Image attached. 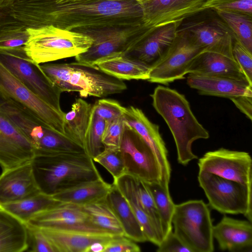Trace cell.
<instances>
[{"mask_svg":"<svg viewBox=\"0 0 252 252\" xmlns=\"http://www.w3.org/2000/svg\"><path fill=\"white\" fill-rule=\"evenodd\" d=\"M10 15L27 28L53 25L74 31L144 24L136 0H14Z\"/></svg>","mask_w":252,"mask_h":252,"instance_id":"6da1fadb","label":"cell"},{"mask_svg":"<svg viewBox=\"0 0 252 252\" xmlns=\"http://www.w3.org/2000/svg\"><path fill=\"white\" fill-rule=\"evenodd\" d=\"M31 163L40 192L49 196L102 178L86 153L35 155Z\"/></svg>","mask_w":252,"mask_h":252,"instance_id":"7a4b0ae2","label":"cell"},{"mask_svg":"<svg viewBox=\"0 0 252 252\" xmlns=\"http://www.w3.org/2000/svg\"><path fill=\"white\" fill-rule=\"evenodd\" d=\"M150 96L154 108L167 124L173 136L178 162L186 165L197 158L192 152V144L199 139H208L209 133L196 118L185 96L160 85Z\"/></svg>","mask_w":252,"mask_h":252,"instance_id":"3957f363","label":"cell"},{"mask_svg":"<svg viewBox=\"0 0 252 252\" xmlns=\"http://www.w3.org/2000/svg\"><path fill=\"white\" fill-rule=\"evenodd\" d=\"M29 36L24 46L27 55L40 63L76 57L91 46L93 39L80 32L53 25L27 28Z\"/></svg>","mask_w":252,"mask_h":252,"instance_id":"277c9868","label":"cell"},{"mask_svg":"<svg viewBox=\"0 0 252 252\" xmlns=\"http://www.w3.org/2000/svg\"><path fill=\"white\" fill-rule=\"evenodd\" d=\"M172 224L174 234L191 252L214 251L210 211L202 200L175 204Z\"/></svg>","mask_w":252,"mask_h":252,"instance_id":"5b68a950","label":"cell"},{"mask_svg":"<svg viewBox=\"0 0 252 252\" xmlns=\"http://www.w3.org/2000/svg\"><path fill=\"white\" fill-rule=\"evenodd\" d=\"M156 28L145 24L74 30L93 39L88 50L75 57L76 62L90 65L111 55L126 53Z\"/></svg>","mask_w":252,"mask_h":252,"instance_id":"8992f818","label":"cell"},{"mask_svg":"<svg viewBox=\"0 0 252 252\" xmlns=\"http://www.w3.org/2000/svg\"><path fill=\"white\" fill-rule=\"evenodd\" d=\"M0 63L40 99L62 114V92L49 79L39 64L26 54L24 46L0 50Z\"/></svg>","mask_w":252,"mask_h":252,"instance_id":"52a82bcc","label":"cell"},{"mask_svg":"<svg viewBox=\"0 0 252 252\" xmlns=\"http://www.w3.org/2000/svg\"><path fill=\"white\" fill-rule=\"evenodd\" d=\"M198 180L212 208L223 214H243L252 222V188L205 172H199Z\"/></svg>","mask_w":252,"mask_h":252,"instance_id":"ba28073f","label":"cell"},{"mask_svg":"<svg viewBox=\"0 0 252 252\" xmlns=\"http://www.w3.org/2000/svg\"><path fill=\"white\" fill-rule=\"evenodd\" d=\"M203 52L204 49L189 34L179 28L173 43L151 66L147 81L167 85L184 79L192 61Z\"/></svg>","mask_w":252,"mask_h":252,"instance_id":"9c48e42d","label":"cell"},{"mask_svg":"<svg viewBox=\"0 0 252 252\" xmlns=\"http://www.w3.org/2000/svg\"><path fill=\"white\" fill-rule=\"evenodd\" d=\"M119 150L125 174L144 182L160 183V168L154 153L141 136L126 124Z\"/></svg>","mask_w":252,"mask_h":252,"instance_id":"30bf717a","label":"cell"},{"mask_svg":"<svg viewBox=\"0 0 252 252\" xmlns=\"http://www.w3.org/2000/svg\"><path fill=\"white\" fill-rule=\"evenodd\" d=\"M0 93L64 135L63 116L27 88L0 63Z\"/></svg>","mask_w":252,"mask_h":252,"instance_id":"8fae6325","label":"cell"},{"mask_svg":"<svg viewBox=\"0 0 252 252\" xmlns=\"http://www.w3.org/2000/svg\"><path fill=\"white\" fill-rule=\"evenodd\" d=\"M199 172L233 181L252 188V159L246 152L223 148L205 153L199 159Z\"/></svg>","mask_w":252,"mask_h":252,"instance_id":"7c38bea8","label":"cell"},{"mask_svg":"<svg viewBox=\"0 0 252 252\" xmlns=\"http://www.w3.org/2000/svg\"><path fill=\"white\" fill-rule=\"evenodd\" d=\"M142 11L144 24L156 28L206 10L207 0H136Z\"/></svg>","mask_w":252,"mask_h":252,"instance_id":"4fadbf2b","label":"cell"},{"mask_svg":"<svg viewBox=\"0 0 252 252\" xmlns=\"http://www.w3.org/2000/svg\"><path fill=\"white\" fill-rule=\"evenodd\" d=\"M71 64V84L81 96L103 97L121 93L127 88L122 80L104 72L95 65L78 62Z\"/></svg>","mask_w":252,"mask_h":252,"instance_id":"5bb4252c","label":"cell"},{"mask_svg":"<svg viewBox=\"0 0 252 252\" xmlns=\"http://www.w3.org/2000/svg\"><path fill=\"white\" fill-rule=\"evenodd\" d=\"M33 146L17 126L0 110V166L2 171L31 162Z\"/></svg>","mask_w":252,"mask_h":252,"instance_id":"9a60e30c","label":"cell"},{"mask_svg":"<svg viewBox=\"0 0 252 252\" xmlns=\"http://www.w3.org/2000/svg\"><path fill=\"white\" fill-rule=\"evenodd\" d=\"M123 116L125 124L135 130L152 150L160 168V183L163 187H169L171 167L159 126L151 122L141 109L133 106L125 108Z\"/></svg>","mask_w":252,"mask_h":252,"instance_id":"2e32d148","label":"cell"},{"mask_svg":"<svg viewBox=\"0 0 252 252\" xmlns=\"http://www.w3.org/2000/svg\"><path fill=\"white\" fill-rule=\"evenodd\" d=\"M182 29L204 49V52L218 53L234 58L233 35L219 17L192 22Z\"/></svg>","mask_w":252,"mask_h":252,"instance_id":"e0dca14e","label":"cell"},{"mask_svg":"<svg viewBox=\"0 0 252 252\" xmlns=\"http://www.w3.org/2000/svg\"><path fill=\"white\" fill-rule=\"evenodd\" d=\"M26 223L38 228H73L109 232L94 226L81 206L69 203L61 202L36 214Z\"/></svg>","mask_w":252,"mask_h":252,"instance_id":"ac0fdd59","label":"cell"},{"mask_svg":"<svg viewBox=\"0 0 252 252\" xmlns=\"http://www.w3.org/2000/svg\"><path fill=\"white\" fill-rule=\"evenodd\" d=\"M55 252H86L92 244L104 242L117 235L73 228H39Z\"/></svg>","mask_w":252,"mask_h":252,"instance_id":"d6986e66","label":"cell"},{"mask_svg":"<svg viewBox=\"0 0 252 252\" xmlns=\"http://www.w3.org/2000/svg\"><path fill=\"white\" fill-rule=\"evenodd\" d=\"M39 192L31 162L2 171L0 175V206Z\"/></svg>","mask_w":252,"mask_h":252,"instance_id":"ffe728a7","label":"cell"},{"mask_svg":"<svg viewBox=\"0 0 252 252\" xmlns=\"http://www.w3.org/2000/svg\"><path fill=\"white\" fill-rule=\"evenodd\" d=\"M183 22H175L156 28L126 53L151 67L171 45Z\"/></svg>","mask_w":252,"mask_h":252,"instance_id":"44dd1931","label":"cell"},{"mask_svg":"<svg viewBox=\"0 0 252 252\" xmlns=\"http://www.w3.org/2000/svg\"><path fill=\"white\" fill-rule=\"evenodd\" d=\"M213 236L222 251L251 252L252 225L249 220H243L224 216L213 226Z\"/></svg>","mask_w":252,"mask_h":252,"instance_id":"7402d4cb","label":"cell"},{"mask_svg":"<svg viewBox=\"0 0 252 252\" xmlns=\"http://www.w3.org/2000/svg\"><path fill=\"white\" fill-rule=\"evenodd\" d=\"M187 84L201 95L230 99L240 96H252V85L229 77L189 74Z\"/></svg>","mask_w":252,"mask_h":252,"instance_id":"603a6c76","label":"cell"},{"mask_svg":"<svg viewBox=\"0 0 252 252\" xmlns=\"http://www.w3.org/2000/svg\"><path fill=\"white\" fill-rule=\"evenodd\" d=\"M187 73L229 77L252 85L234 58L213 52H203L197 55L190 63Z\"/></svg>","mask_w":252,"mask_h":252,"instance_id":"cb8c5ba5","label":"cell"},{"mask_svg":"<svg viewBox=\"0 0 252 252\" xmlns=\"http://www.w3.org/2000/svg\"><path fill=\"white\" fill-rule=\"evenodd\" d=\"M104 72L121 80H146L149 78L151 66L124 53L103 58L94 64Z\"/></svg>","mask_w":252,"mask_h":252,"instance_id":"d4e9b609","label":"cell"},{"mask_svg":"<svg viewBox=\"0 0 252 252\" xmlns=\"http://www.w3.org/2000/svg\"><path fill=\"white\" fill-rule=\"evenodd\" d=\"M126 199L141 225L148 241L158 246L161 240L150 219L143 209L135 187V178L124 174L114 179L113 183Z\"/></svg>","mask_w":252,"mask_h":252,"instance_id":"484cf974","label":"cell"},{"mask_svg":"<svg viewBox=\"0 0 252 252\" xmlns=\"http://www.w3.org/2000/svg\"><path fill=\"white\" fill-rule=\"evenodd\" d=\"M27 249L26 224L0 207V252H22Z\"/></svg>","mask_w":252,"mask_h":252,"instance_id":"4316f807","label":"cell"},{"mask_svg":"<svg viewBox=\"0 0 252 252\" xmlns=\"http://www.w3.org/2000/svg\"><path fill=\"white\" fill-rule=\"evenodd\" d=\"M106 199L117 217L126 237L136 242L147 241L143 229L126 199L112 184Z\"/></svg>","mask_w":252,"mask_h":252,"instance_id":"83f0119b","label":"cell"},{"mask_svg":"<svg viewBox=\"0 0 252 252\" xmlns=\"http://www.w3.org/2000/svg\"><path fill=\"white\" fill-rule=\"evenodd\" d=\"M112 184L101 178L84 183L51 196L61 202L84 206L106 197Z\"/></svg>","mask_w":252,"mask_h":252,"instance_id":"f1b7e54d","label":"cell"},{"mask_svg":"<svg viewBox=\"0 0 252 252\" xmlns=\"http://www.w3.org/2000/svg\"><path fill=\"white\" fill-rule=\"evenodd\" d=\"M92 107L82 98L75 100L71 109L63 116V127L66 136L84 148L86 132L88 128Z\"/></svg>","mask_w":252,"mask_h":252,"instance_id":"f546056e","label":"cell"},{"mask_svg":"<svg viewBox=\"0 0 252 252\" xmlns=\"http://www.w3.org/2000/svg\"><path fill=\"white\" fill-rule=\"evenodd\" d=\"M61 202L51 196L40 192L28 198L0 207L26 223L36 214L50 209Z\"/></svg>","mask_w":252,"mask_h":252,"instance_id":"4dcf8cb0","label":"cell"},{"mask_svg":"<svg viewBox=\"0 0 252 252\" xmlns=\"http://www.w3.org/2000/svg\"><path fill=\"white\" fill-rule=\"evenodd\" d=\"M81 206L96 227L117 235H125L122 226L106 197Z\"/></svg>","mask_w":252,"mask_h":252,"instance_id":"1f68e13d","label":"cell"},{"mask_svg":"<svg viewBox=\"0 0 252 252\" xmlns=\"http://www.w3.org/2000/svg\"><path fill=\"white\" fill-rule=\"evenodd\" d=\"M143 182L153 197L159 214L163 240L172 231V218L175 204L171 199L169 187H163L160 183Z\"/></svg>","mask_w":252,"mask_h":252,"instance_id":"d6a6232c","label":"cell"},{"mask_svg":"<svg viewBox=\"0 0 252 252\" xmlns=\"http://www.w3.org/2000/svg\"><path fill=\"white\" fill-rule=\"evenodd\" d=\"M215 12L228 27L233 36L252 52V16L235 12Z\"/></svg>","mask_w":252,"mask_h":252,"instance_id":"836d02e7","label":"cell"},{"mask_svg":"<svg viewBox=\"0 0 252 252\" xmlns=\"http://www.w3.org/2000/svg\"><path fill=\"white\" fill-rule=\"evenodd\" d=\"M105 126V121L92 110L84 139V149L86 153L93 159L104 149L102 139Z\"/></svg>","mask_w":252,"mask_h":252,"instance_id":"e575fe53","label":"cell"},{"mask_svg":"<svg viewBox=\"0 0 252 252\" xmlns=\"http://www.w3.org/2000/svg\"><path fill=\"white\" fill-rule=\"evenodd\" d=\"M29 36L27 28L14 20L0 27V50L24 47Z\"/></svg>","mask_w":252,"mask_h":252,"instance_id":"d590c367","label":"cell"},{"mask_svg":"<svg viewBox=\"0 0 252 252\" xmlns=\"http://www.w3.org/2000/svg\"><path fill=\"white\" fill-rule=\"evenodd\" d=\"M45 74L62 93L76 92L71 84L72 67L70 63H45L40 65Z\"/></svg>","mask_w":252,"mask_h":252,"instance_id":"8d00e7d4","label":"cell"},{"mask_svg":"<svg viewBox=\"0 0 252 252\" xmlns=\"http://www.w3.org/2000/svg\"><path fill=\"white\" fill-rule=\"evenodd\" d=\"M135 179L136 190L141 205L150 219L161 242L162 235L160 220L153 197L144 182L136 178Z\"/></svg>","mask_w":252,"mask_h":252,"instance_id":"74e56055","label":"cell"},{"mask_svg":"<svg viewBox=\"0 0 252 252\" xmlns=\"http://www.w3.org/2000/svg\"><path fill=\"white\" fill-rule=\"evenodd\" d=\"M94 161L104 167L116 179L125 174L123 158L119 149H104Z\"/></svg>","mask_w":252,"mask_h":252,"instance_id":"f35d334b","label":"cell"},{"mask_svg":"<svg viewBox=\"0 0 252 252\" xmlns=\"http://www.w3.org/2000/svg\"><path fill=\"white\" fill-rule=\"evenodd\" d=\"M123 115L106 122L102 142L104 149H119L125 127Z\"/></svg>","mask_w":252,"mask_h":252,"instance_id":"ab89813d","label":"cell"},{"mask_svg":"<svg viewBox=\"0 0 252 252\" xmlns=\"http://www.w3.org/2000/svg\"><path fill=\"white\" fill-rule=\"evenodd\" d=\"M206 10L238 12L252 16V0H207Z\"/></svg>","mask_w":252,"mask_h":252,"instance_id":"60d3db41","label":"cell"},{"mask_svg":"<svg viewBox=\"0 0 252 252\" xmlns=\"http://www.w3.org/2000/svg\"><path fill=\"white\" fill-rule=\"evenodd\" d=\"M125 108L115 100L101 99L93 105L92 111L107 122L123 115Z\"/></svg>","mask_w":252,"mask_h":252,"instance_id":"b9f144b4","label":"cell"},{"mask_svg":"<svg viewBox=\"0 0 252 252\" xmlns=\"http://www.w3.org/2000/svg\"><path fill=\"white\" fill-rule=\"evenodd\" d=\"M26 224L28 237L27 252H55L52 244L39 228Z\"/></svg>","mask_w":252,"mask_h":252,"instance_id":"7bdbcfd3","label":"cell"},{"mask_svg":"<svg viewBox=\"0 0 252 252\" xmlns=\"http://www.w3.org/2000/svg\"><path fill=\"white\" fill-rule=\"evenodd\" d=\"M232 54L234 60L252 84V52L234 37Z\"/></svg>","mask_w":252,"mask_h":252,"instance_id":"ee69618b","label":"cell"},{"mask_svg":"<svg viewBox=\"0 0 252 252\" xmlns=\"http://www.w3.org/2000/svg\"><path fill=\"white\" fill-rule=\"evenodd\" d=\"M140 248L134 241L125 235H117L103 243L102 252H139Z\"/></svg>","mask_w":252,"mask_h":252,"instance_id":"f6af8a7d","label":"cell"},{"mask_svg":"<svg viewBox=\"0 0 252 252\" xmlns=\"http://www.w3.org/2000/svg\"><path fill=\"white\" fill-rule=\"evenodd\" d=\"M158 252H191L171 231L158 246Z\"/></svg>","mask_w":252,"mask_h":252,"instance_id":"bcb514c9","label":"cell"},{"mask_svg":"<svg viewBox=\"0 0 252 252\" xmlns=\"http://www.w3.org/2000/svg\"><path fill=\"white\" fill-rule=\"evenodd\" d=\"M236 107L250 120L252 117V96L240 95L230 99Z\"/></svg>","mask_w":252,"mask_h":252,"instance_id":"7dc6e473","label":"cell"},{"mask_svg":"<svg viewBox=\"0 0 252 252\" xmlns=\"http://www.w3.org/2000/svg\"><path fill=\"white\" fill-rule=\"evenodd\" d=\"M14 0H0V27L12 22L10 10Z\"/></svg>","mask_w":252,"mask_h":252,"instance_id":"c3c4849f","label":"cell"},{"mask_svg":"<svg viewBox=\"0 0 252 252\" xmlns=\"http://www.w3.org/2000/svg\"><path fill=\"white\" fill-rule=\"evenodd\" d=\"M104 242H97L91 245L86 252H102Z\"/></svg>","mask_w":252,"mask_h":252,"instance_id":"681fc988","label":"cell"},{"mask_svg":"<svg viewBox=\"0 0 252 252\" xmlns=\"http://www.w3.org/2000/svg\"><path fill=\"white\" fill-rule=\"evenodd\" d=\"M55 1H58V2H62V1H65L69 0H54Z\"/></svg>","mask_w":252,"mask_h":252,"instance_id":"f907efd6","label":"cell"}]
</instances>
